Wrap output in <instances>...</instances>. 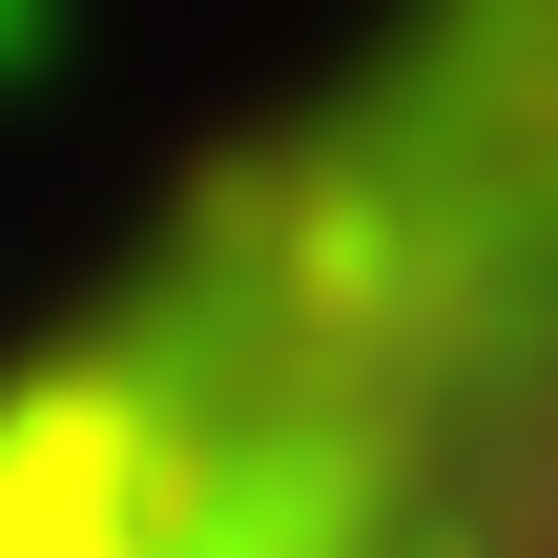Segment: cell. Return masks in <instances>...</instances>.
Listing matches in <instances>:
<instances>
[{
    "label": "cell",
    "mask_w": 558,
    "mask_h": 558,
    "mask_svg": "<svg viewBox=\"0 0 558 558\" xmlns=\"http://www.w3.org/2000/svg\"><path fill=\"white\" fill-rule=\"evenodd\" d=\"M0 558H558V0H373L0 352Z\"/></svg>",
    "instance_id": "obj_1"
}]
</instances>
